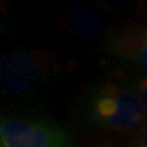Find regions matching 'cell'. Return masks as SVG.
<instances>
[{"instance_id": "6da1fadb", "label": "cell", "mask_w": 147, "mask_h": 147, "mask_svg": "<svg viewBox=\"0 0 147 147\" xmlns=\"http://www.w3.org/2000/svg\"><path fill=\"white\" fill-rule=\"evenodd\" d=\"M144 110L139 95L119 89L115 84H106L101 89L90 106L93 120L116 131L131 129L140 124Z\"/></svg>"}, {"instance_id": "7a4b0ae2", "label": "cell", "mask_w": 147, "mask_h": 147, "mask_svg": "<svg viewBox=\"0 0 147 147\" xmlns=\"http://www.w3.org/2000/svg\"><path fill=\"white\" fill-rule=\"evenodd\" d=\"M0 147H71V139L55 121L3 119Z\"/></svg>"}, {"instance_id": "3957f363", "label": "cell", "mask_w": 147, "mask_h": 147, "mask_svg": "<svg viewBox=\"0 0 147 147\" xmlns=\"http://www.w3.org/2000/svg\"><path fill=\"white\" fill-rule=\"evenodd\" d=\"M47 63L41 56L29 52L5 55L0 64L1 89L7 94H26L42 79Z\"/></svg>"}, {"instance_id": "277c9868", "label": "cell", "mask_w": 147, "mask_h": 147, "mask_svg": "<svg viewBox=\"0 0 147 147\" xmlns=\"http://www.w3.org/2000/svg\"><path fill=\"white\" fill-rule=\"evenodd\" d=\"M109 49L117 56L147 63V29L123 27L110 37Z\"/></svg>"}, {"instance_id": "5b68a950", "label": "cell", "mask_w": 147, "mask_h": 147, "mask_svg": "<svg viewBox=\"0 0 147 147\" xmlns=\"http://www.w3.org/2000/svg\"><path fill=\"white\" fill-rule=\"evenodd\" d=\"M67 23L75 34L83 38H95L102 33V22L89 5L75 1L67 8Z\"/></svg>"}, {"instance_id": "8992f818", "label": "cell", "mask_w": 147, "mask_h": 147, "mask_svg": "<svg viewBox=\"0 0 147 147\" xmlns=\"http://www.w3.org/2000/svg\"><path fill=\"white\" fill-rule=\"evenodd\" d=\"M139 100L147 110V76L139 82Z\"/></svg>"}, {"instance_id": "52a82bcc", "label": "cell", "mask_w": 147, "mask_h": 147, "mask_svg": "<svg viewBox=\"0 0 147 147\" xmlns=\"http://www.w3.org/2000/svg\"><path fill=\"white\" fill-rule=\"evenodd\" d=\"M138 147H147V127L143 129L142 134H140V136H139Z\"/></svg>"}, {"instance_id": "ba28073f", "label": "cell", "mask_w": 147, "mask_h": 147, "mask_svg": "<svg viewBox=\"0 0 147 147\" xmlns=\"http://www.w3.org/2000/svg\"><path fill=\"white\" fill-rule=\"evenodd\" d=\"M101 5H105V7H115V5H119L123 1V0H97Z\"/></svg>"}, {"instance_id": "9c48e42d", "label": "cell", "mask_w": 147, "mask_h": 147, "mask_svg": "<svg viewBox=\"0 0 147 147\" xmlns=\"http://www.w3.org/2000/svg\"><path fill=\"white\" fill-rule=\"evenodd\" d=\"M142 69H143V72H144V75L147 76V63L142 64Z\"/></svg>"}]
</instances>
